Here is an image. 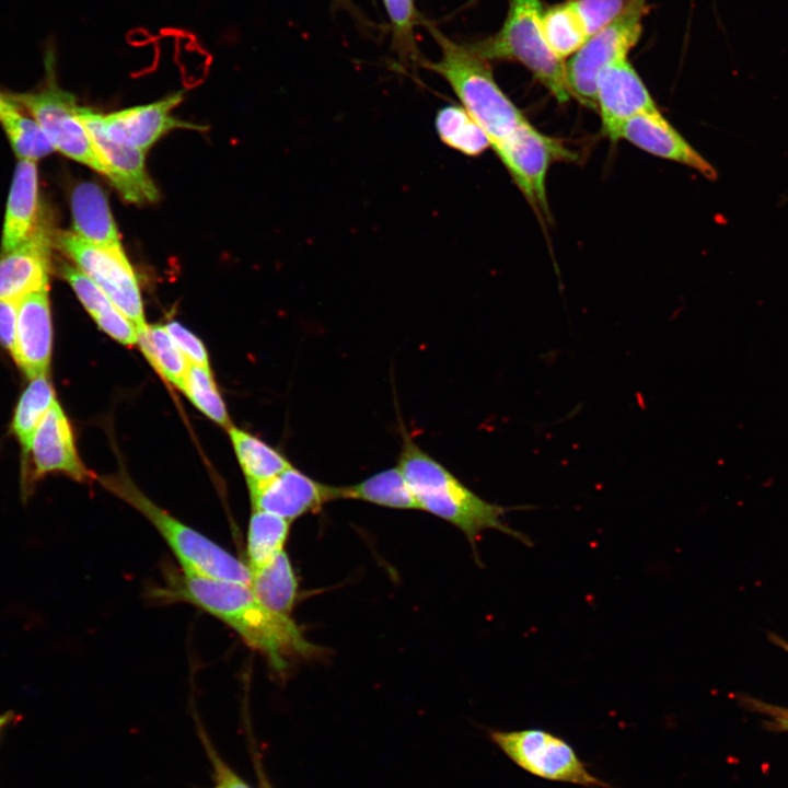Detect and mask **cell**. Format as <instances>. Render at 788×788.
<instances>
[{
    "instance_id": "21",
    "label": "cell",
    "mask_w": 788,
    "mask_h": 788,
    "mask_svg": "<svg viewBox=\"0 0 788 788\" xmlns=\"http://www.w3.org/2000/svg\"><path fill=\"white\" fill-rule=\"evenodd\" d=\"M59 271L100 329L123 345L138 343L135 324L86 275L68 264H62Z\"/></svg>"
},
{
    "instance_id": "32",
    "label": "cell",
    "mask_w": 788,
    "mask_h": 788,
    "mask_svg": "<svg viewBox=\"0 0 788 788\" xmlns=\"http://www.w3.org/2000/svg\"><path fill=\"white\" fill-rule=\"evenodd\" d=\"M391 21L396 51L404 59L417 60L414 27L416 8L414 0H382Z\"/></svg>"
},
{
    "instance_id": "6",
    "label": "cell",
    "mask_w": 788,
    "mask_h": 788,
    "mask_svg": "<svg viewBox=\"0 0 788 788\" xmlns=\"http://www.w3.org/2000/svg\"><path fill=\"white\" fill-rule=\"evenodd\" d=\"M647 9V0H630L613 22L590 36L565 62L570 95L582 105L596 108V84L600 73L607 66L627 59L628 51L640 37Z\"/></svg>"
},
{
    "instance_id": "1",
    "label": "cell",
    "mask_w": 788,
    "mask_h": 788,
    "mask_svg": "<svg viewBox=\"0 0 788 788\" xmlns=\"http://www.w3.org/2000/svg\"><path fill=\"white\" fill-rule=\"evenodd\" d=\"M153 596L164 602H184L218 618L233 629L270 667L282 672L290 660L315 656L320 648L311 644L292 615L264 606L248 584L175 571Z\"/></svg>"
},
{
    "instance_id": "22",
    "label": "cell",
    "mask_w": 788,
    "mask_h": 788,
    "mask_svg": "<svg viewBox=\"0 0 788 788\" xmlns=\"http://www.w3.org/2000/svg\"><path fill=\"white\" fill-rule=\"evenodd\" d=\"M250 588L267 609L292 615L298 599V579L285 551L260 568L251 571Z\"/></svg>"
},
{
    "instance_id": "12",
    "label": "cell",
    "mask_w": 788,
    "mask_h": 788,
    "mask_svg": "<svg viewBox=\"0 0 788 788\" xmlns=\"http://www.w3.org/2000/svg\"><path fill=\"white\" fill-rule=\"evenodd\" d=\"M77 116L107 167V178L123 198L134 204L155 201L159 192L147 172L146 152L111 139L104 130L102 114L78 106Z\"/></svg>"
},
{
    "instance_id": "17",
    "label": "cell",
    "mask_w": 788,
    "mask_h": 788,
    "mask_svg": "<svg viewBox=\"0 0 788 788\" xmlns=\"http://www.w3.org/2000/svg\"><path fill=\"white\" fill-rule=\"evenodd\" d=\"M50 245L46 228L37 225L20 246L0 255V300H20L48 288Z\"/></svg>"
},
{
    "instance_id": "7",
    "label": "cell",
    "mask_w": 788,
    "mask_h": 788,
    "mask_svg": "<svg viewBox=\"0 0 788 788\" xmlns=\"http://www.w3.org/2000/svg\"><path fill=\"white\" fill-rule=\"evenodd\" d=\"M490 735L511 761L536 777L590 788H612L591 774L573 748L554 733L531 728L493 731Z\"/></svg>"
},
{
    "instance_id": "19",
    "label": "cell",
    "mask_w": 788,
    "mask_h": 788,
    "mask_svg": "<svg viewBox=\"0 0 788 788\" xmlns=\"http://www.w3.org/2000/svg\"><path fill=\"white\" fill-rule=\"evenodd\" d=\"M37 212V167L34 161L21 160L8 198L0 255L13 251L30 237L38 225Z\"/></svg>"
},
{
    "instance_id": "5",
    "label": "cell",
    "mask_w": 788,
    "mask_h": 788,
    "mask_svg": "<svg viewBox=\"0 0 788 788\" xmlns=\"http://www.w3.org/2000/svg\"><path fill=\"white\" fill-rule=\"evenodd\" d=\"M538 0H511L500 31L471 47L486 61L523 65L560 103L569 100L565 62L548 46L541 26Z\"/></svg>"
},
{
    "instance_id": "30",
    "label": "cell",
    "mask_w": 788,
    "mask_h": 788,
    "mask_svg": "<svg viewBox=\"0 0 788 788\" xmlns=\"http://www.w3.org/2000/svg\"><path fill=\"white\" fill-rule=\"evenodd\" d=\"M0 121L21 160L35 162L55 150L39 124L19 113L15 102L0 113Z\"/></svg>"
},
{
    "instance_id": "15",
    "label": "cell",
    "mask_w": 788,
    "mask_h": 788,
    "mask_svg": "<svg viewBox=\"0 0 788 788\" xmlns=\"http://www.w3.org/2000/svg\"><path fill=\"white\" fill-rule=\"evenodd\" d=\"M182 101L183 92H176L153 103L102 115V124L111 139L147 152L173 129H202L172 116L173 108Z\"/></svg>"
},
{
    "instance_id": "8",
    "label": "cell",
    "mask_w": 788,
    "mask_h": 788,
    "mask_svg": "<svg viewBox=\"0 0 788 788\" xmlns=\"http://www.w3.org/2000/svg\"><path fill=\"white\" fill-rule=\"evenodd\" d=\"M57 243L77 268L135 324L137 332L147 325L138 279L125 252L95 246L73 231L60 232Z\"/></svg>"
},
{
    "instance_id": "10",
    "label": "cell",
    "mask_w": 788,
    "mask_h": 788,
    "mask_svg": "<svg viewBox=\"0 0 788 788\" xmlns=\"http://www.w3.org/2000/svg\"><path fill=\"white\" fill-rule=\"evenodd\" d=\"M491 148L532 207L548 215V167L554 160L570 159L571 152L558 140L536 130L526 119Z\"/></svg>"
},
{
    "instance_id": "24",
    "label": "cell",
    "mask_w": 788,
    "mask_h": 788,
    "mask_svg": "<svg viewBox=\"0 0 788 788\" xmlns=\"http://www.w3.org/2000/svg\"><path fill=\"white\" fill-rule=\"evenodd\" d=\"M55 402L56 396L49 374L32 379L20 396L14 410L11 430L21 445L22 468L27 463L33 436L43 417Z\"/></svg>"
},
{
    "instance_id": "38",
    "label": "cell",
    "mask_w": 788,
    "mask_h": 788,
    "mask_svg": "<svg viewBox=\"0 0 788 788\" xmlns=\"http://www.w3.org/2000/svg\"><path fill=\"white\" fill-rule=\"evenodd\" d=\"M775 719L778 722V726H780L781 728L788 729V711L787 710H783V711L778 710Z\"/></svg>"
},
{
    "instance_id": "3",
    "label": "cell",
    "mask_w": 788,
    "mask_h": 788,
    "mask_svg": "<svg viewBox=\"0 0 788 788\" xmlns=\"http://www.w3.org/2000/svg\"><path fill=\"white\" fill-rule=\"evenodd\" d=\"M428 28L440 47L437 61L422 65L442 77L461 106L487 135L490 147L509 136L526 118L497 84L488 61L432 25Z\"/></svg>"
},
{
    "instance_id": "35",
    "label": "cell",
    "mask_w": 788,
    "mask_h": 788,
    "mask_svg": "<svg viewBox=\"0 0 788 788\" xmlns=\"http://www.w3.org/2000/svg\"><path fill=\"white\" fill-rule=\"evenodd\" d=\"M189 363L210 369L209 357L204 343L178 322L164 325Z\"/></svg>"
},
{
    "instance_id": "33",
    "label": "cell",
    "mask_w": 788,
    "mask_h": 788,
    "mask_svg": "<svg viewBox=\"0 0 788 788\" xmlns=\"http://www.w3.org/2000/svg\"><path fill=\"white\" fill-rule=\"evenodd\" d=\"M630 0H573L590 36L613 22Z\"/></svg>"
},
{
    "instance_id": "2",
    "label": "cell",
    "mask_w": 788,
    "mask_h": 788,
    "mask_svg": "<svg viewBox=\"0 0 788 788\" xmlns=\"http://www.w3.org/2000/svg\"><path fill=\"white\" fill-rule=\"evenodd\" d=\"M398 467L425 510L461 530L472 546L485 530H497L529 545L524 534L510 529L502 518L511 508L491 503L466 487L440 462L425 452L405 431Z\"/></svg>"
},
{
    "instance_id": "28",
    "label": "cell",
    "mask_w": 788,
    "mask_h": 788,
    "mask_svg": "<svg viewBox=\"0 0 788 788\" xmlns=\"http://www.w3.org/2000/svg\"><path fill=\"white\" fill-rule=\"evenodd\" d=\"M439 139L449 148L467 157H478L490 147L479 125L460 105H447L436 115Z\"/></svg>"
},
{
    "instance_id": "23",
    "label": "cell",
    "mask_w": 788,
    "mask_h": 788,
    "mask_svg": "<svg viewBox=\"0 0 788 788\" xmlns=\"http://www.w3.org/2000/svg\"><path fill=\"white\" fill-rule=\"evenodd\" d=\"M337 499H355L392 509H419L404 474L391 467L347 486H336Z\"/></svg>"
},
{
    "instance_id": "31",
    "label": "cell",
    "mask_w": 788,
    "mask_h": 788,
    "mask_svg": "<svg viewBox=\"0 0 788 788\" xmlns=\"http://www.w3.org/2000/svg\"><path fill=\"white\" fill-rule=\"evenodd\" d=\"M181 391L209 419L225 429L232 426L210 369L189 363Z\"/></svg>"
},
{
    "instance_id": "37",
    "label": "cell",
    "mask_w": 788,
    "mask_h": 788,
    "mask_svg": "<svg viewBox=\"0 0 788 788\" xmlns=\"http://www.w3.org/2000/svg\"><path fill=\"white\" fill-rule=\"evenodd\" d=\"M22 716L14 710H7L0 714V740L9 727L15 726Z\"/></svg>"
},
{
    "instance_id": "26",
    "label": "cell",
    "mask_w": 788,
    "mask_h": 788,
    "mask_svg": "<svg viewBox=\"0 0 788 788\" xmlns=\"http://www.w3.org/2000/svg\"><path fill=\"white\" fill-rule=\"evenodd\" d=\"M157 372L182 390L189 362L164 325L147 324L138 331L137 343Z\"/></svg>"
},
{
    "instance_id": "29",
    "label": "cell",
    "mask_w": 788,
    "mask_h": 788,
    "mask_svg": "<svg viewBox=\"0 0 788 788\" xmlns=\"http://www.w3.org/2000/svg\"><path fill=\"white\" fill-rule=\"evenodd\" d=\"M541 26L548 46L561 59L577 53L589 38L573 0L543 11Z\"/></svg>"
},
{
    "instance_id": "39",
    "label": "cell",
    "mask_w": 788,
    "mask_h": 788,
    "mask_svg": "<svg viewBox=\"0 0 788 788\" xmlns=\"http://www.w3.org/2000/svg\"><path fill=\"white\" fill-rule=\"evenodd\" d=\"M14 102L12 99L3 97L0 95V113L10 107Z\"/></svg>"
},
{
    "instance_id": "14",
    "label": "cell",
    "mask_w": 788,
    "mask_h": 788,
    "mask_svg": "<svg viewBox=\"0 0 788 788\" xmlns=\"http://www.w3.org/2000/svg\"><path fill=\"white\" fill-rule=\"evenodd\" d=\"M596 108L603 132L613 141L618 140L619 130L629 118L658 111L649 91L627 59L607 66L600 73Z\"/></svg>"
},
{
    "instance_id": "16",
    "label": "cell",
    "mask_w": 788,
    "mask_h": 788,
    "mask_svg": "<svg viewBox=\"0 0 788 788\" xmlns=\"http://www.w3.org/2000/svg\"><path fill=\"white\" fill-rule=\"evenodd\" d=\"M51 349L53 323L47 288L20 299L12 358L32 380L49 374Z\"/></svg>"
},
{
    "instance_id": "40",
    "label": "cell",
    "mask_w": 788,
    "mask_h": 788,
    "mask_svg": "<svg viewBox=\"0 0 788 788\" xmlns=\"http://www.w3.org/2000/svg\"><path fill=\"white\" fill-rule=\"evenodd\" d=\"M257 770H258L257 773H258V776H259L260 788H270V785L267 783L266 777L264 776V774L260 772L259 768H257Z\"/></svg>"
},
{
    "instance_id": "13",
    "label": "cell",
    "mask_w": 788,
    "mask_h": 788,
    "mask_svg": "<svg viewBox=\"0 0 788 788\" xmlns=\"http://www.w3.org/2000/svg\"><path fill=\"white\" fill-rule=\"evenodd\" d=\"M248 487L253 510L277 514L289 521L315 512L336 500V486L320 483L293 466Z\"/></svg>"
},
{
    "instance_id": "36",
    "label": "cell",
    "mask_w": 788,
    "mask_h": 788,
    "mask_svg": "<svg viewBox=\"0 0 788 788\" xmlns=\"http://www.w3.org/2000/svg\"><path fill=\"white\" fill-rule=\"evenodd\" d=\"M20 300H0V345L11 357L15 349V333Z\"/></svg>"
},
{
    "instance_id": "4",
    "label": "cell",
    "mask_w": 788,
    "mask_h": 788,
    "mask_svg": "<svg viewBox=\"0 0 788 788\" xmlns=\"http://www.w3.org/2000/svg\"><path fill=\"white\" fill-rule=\"evenodd\" d=\"M100 483L152 524L176 557L182 571L250 584L251 570L246 563L158 506L125 472L103 476Z\"/></svg>"
},
{
    "instance_id": "9",
    "label": "cell",
    "mask_w": 788,
    "mask_h": 788,
    "mask_svg": "<svg viewBox=\"0 0 788 788\" xmlns=\"http://www.w3.org/2000/svg\"><path fill=\"white\" fill-rule=\"evenodd\" d=\"M11 99L27 108L55 150L107 177V167L77 116L78 105L72 94L51 81L38 92Z\"/></svg>"
},
{
    "instance_id": "25",
    "label": "cell",
    "mask_w": 788,
    "mask_h": 788,
    "mask_svg": "<svg viewBox=\"0 0 788 788\" xmlns=\"http://www.w3.org/2000/svg\"><path fill=\"white\" fill-rule=\"evenodd\" d=\"M227 430L247 486L267 480L292 466L279 451L257 437L233 425Z\"/></svg>"
},
{
    "instance_id": "18",
    "label": "cell",
    "mask_w": 788,
    "mask_h": 788,
    "mask_svg": "<svg viewBox=\"0 0 788 788\" xmlns=\"http://www.w3.org/2000/svg\"><path fill=\"white\" fill-rule=\"evenodd\" d=\"M618 139H625L659 158L692 167L709 179L717 176L711 164L671 126L659 111L629 118L622 126Z\"/></svg>"
},
{
    "instance_id": "27",
    "label": "cell",
    "mask_w": 788,
    "mask_h": 788,
    "mask_svg": "<svg viewBox=\"0 0 788 788\" xmlns=\"http://www.w3.org/2000/svg\"><path fill=\"white\" fill-rule=\"evenodd\" d=\"M290 522L270 512L253 510L246 534V565L251 571L285 551Z\"/></svg>"
},
{
    "instance_id": "20",
    "label": "cell",
    "mask_w": 788,
    "mask_h": 788,
    "mask_svg": "<svg viewBox=\"0 0 788 788\" xmlns=\"http://www.w3.org/2000/svg\"><path fill=\"white\" fill-rule=\"evenodd\" d=\"M73 232L89 243L112 252H124L107 198L100 186L84 182L71 195Z\"/></svg>"
},
{
    "instance_id": "11",
    "label": "cell",
    "mask_w": 788,
    "mask_h": 788,
    "mask_svg": "<svg viewBox=\"0 0 788 788\" xmlns=\"http://www.w3.org/2000/svg\"><path fill=\"white\" fill-rule=\"evenodd\" d=\"M30 456L32 464L22 472L21 479L24 501L31 497L36 484L48 474L61 473L80 483L94 478L80 460L69 419L57 401L45 414L33 436L27 462Z\"/></svg>"
},
{
    "instance_id": "34",
    "label": "cell",
    "mask_w": 788,
    "mask_h": 788,
    "mask_svg": "<svg viewBox=\"0 0 788 788\" xmlns=\"http://www.w3.org/2000/svg\"><path fill=\"white\" fill-rule=\"evenodd\" d=\"M198 734L211 766V788H254L224 761L207 733L200 727Z\"/></svg>"
}]
</instances>
